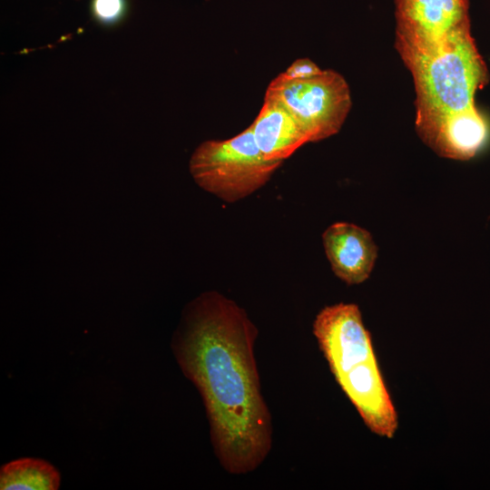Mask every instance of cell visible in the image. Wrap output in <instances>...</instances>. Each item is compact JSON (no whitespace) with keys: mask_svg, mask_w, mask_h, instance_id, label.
Segmentation results:
<instances>
[{"mask_svg":"<svg viewBox=\"0 0 490 490\" xmlns=\"http://www.w3.org/2000/svg\"><path fill=\"white\" fill-rule=\"evenodd\" d=\"M250 127L258 148L267 161L283 162L309 142V136L288 109L267 94Z\"/></svg>","mask_w":490,"mask_h":490,"instance_id":"cell-8","label":"cell"},{"mask_svg":"<svg viewBox=\"0 0 490 490\" xmlns=\"http://www.w3.org/2000/svg\"><path fill=\"white\" fill-rule=\"evenodd\" d=\"M313 334L330 372L366 426L392 439L398 415L387 389L358 305L337 303L323 308L313 322Z\"/></svg>","mask_w":490,"mask_h":490,"instance_id":"cell-3","label":"cell"},{"mask_svg":"<svg viewBox=\"0 0 490 490\" xmlns=\"http://www.w3.org/2000/svg\"><path fill=\"white\" fill-rule=\"evenodd\" d=\"M91 10L93 17L103 24H114L123 16L126 10L125 0H92Z\"/></svg>","mask_w":490,"mask_h":490,"instance_id":"cell-10","label":"cell"},{"mask_svg":"<svg viewBox=\"0 0 490 490\" xmlns=\"http://www.w3.org/2000/svg\"><path fill=\"white\" fill-rule=\"evenodd\" d=\"M416 90V129L438 155L456 158L472 141L481 115L476 91L488 82L470 26L401 56Z\"/></svg>","mask_w":490,"mask_h":490,"instance_id":"cell-2","label":"cell"},{"mask_svg":"<svg viewBox=\"0 0 490 490\" xmlns=\"http://www.w3.org/2000/svg\"><path fill=\"white\" fill-rule=\"evenodd\" d=\"M469 0H395L397 52L444 39L470 24Z\"/></svg>","mask_w":490,"mask_h":490,"instance_id":"cell-6","label":"cell"},{"mask_svg":"<svg viewBox=\"0 0 490 490\" xmlns=\"http://www.w3.org/2000/svg\"><path fill=\"white\" fill-rule=\"evenodd\" d=\"M323 69L319 68L309 58L295 60L282 74L289 79L306 80L320 74Z\"/></svg>","mask_w":490,"mask_h":490,"instance_id":"cell-11","label":"cell"},{"mask_svg":"<svg viewBox=\"0 0 490 490\" xmlns=\"http://www.w3.org/2000/svg\"><path fill=\"white\" fill-rule=\"evenodd\" d=\"M265 94L288 109L309 136V142L338 133L352 106L347 81L331 69L306 80L289 79L281 73L270 83Z\"/></svg>","mask_w":490,"mask_h":490,"instance_id":"cell-5","label":"cell"},{"mask_svg":"<svg viewBox=\"0 0 490 490\" xmlns=\"http://www.w3.org/2000/svg\"><path fill=\"white\" fill-rule=\"evenodd\" d=\"M60 481L56 467L39 458L15 459L0 468L1 490H56Z\"/></svg>","mask_w":490,"mask_h":490,"instance_id":"cell-9","label":"cell"},{"mask_svg":"<svg viewBox=\"0 0 490 490\" xmlns=\"http://www.w3.org/2000/svg\"><path fill=\"white\" fill-rule=\"evenodd\" d=\"M282 162L262 156L249 126L230 139L201 142L191 157L190 172L201 189L233 203L262 188Z\"/></svg>","mask_w":490,"mask_h":490,"instance_id":"cell-4","label":"cell"},{"mask_svg":"<svg viewBox=\"0 0 490 490\" xmlns=\"http://www.w3.org/2000/svg\"><path fill=\"white\" fill-rule=\"evenodd\" d=\"M323 247L335 275L348 285L370 275L377 257L371 234L355 224L336 222L322 234Z\"/></svg>","mask_w":490,"mask_h":490,"instance_id":"cell-7","label":"cell"},{"mask_svg":"<svg viewBox=\"0 0 490 490\" xmlns=\"http://www.w3.org/2000/svg\"><path fill=\"white\" fill-rule=\"evenodd\" d=\"M257 336L241 307L211 290L185 306L171 342L181 372L202 398L216 457L231 475L253 472L272 446L254 355Z\"/></svg>","mask_w":490,"mask_h":490,"instance_id":"cell-1","label":"cell"}]
</instances>
